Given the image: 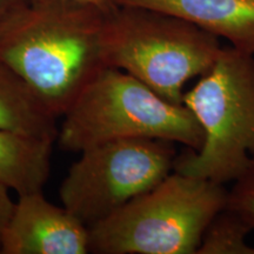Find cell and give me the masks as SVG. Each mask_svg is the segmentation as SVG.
I'll list each match as a JSON object with an SVG mask.
<instances>
[{
  "label": "cell",
  "mask_w": 254,
  "mask_h": 254,
  "mask_svg": "<svg viewBox=\"0 0 254 254\" xmlns=\"http://www.w3.org/2000/svg\"><path fill=\"white\" fill-rule=\"evenodd\" d=\"M109 14L90 6L31 2L0 36V59L59 118L85 87L110 67Z\"/></svg>",
  "instance_id": "6da1fadb"
},
{
  "label": "cell",
  "mask_w": 254,
  "mask_h": 254,
  "mask_svg": "<svg viewBox=\"0 0 254 254\" xmlns=\"http://www.w3.org/2000/svg\"><path fill=\"white\" fill-rule=\"evenodd\" d=\"M227 190L173 171L157 186L90 227V252L196 254Z\"/></svg>",
  "instance_id": "7a4b0ae2"
},
{
  "label": "cell",
  "mask_w": 254,
  "mask_h": 254,
  "mask_svg": "<svg viewBox=\"0 0 254 254\" xmlns=\"http://www.w3.org/2000/svg\"><path fill=\"white\" fill-rule=\"evenodd\" d=\"M183 104L204 132L198 151L178 155L174 171L225 185L238 179L254 158V56L221 47L217 60Z\"/></svg>",
  "instance_id": "3957f363"
},
{
  "label": "cell",
  "mask_w": 254,
  "mask_h": 254,
  "mask_svg": "<svg viewBox=\"0 0 254 254\" xmlns=\"http://www.w3.org/2000/svg\"><path fill=\"white\" fill-rule=\"evenodd\" d=\"M63 150L81 152L117 139H165L198 151L204 132L184 104L170 103L132 74L106 67L64 114Z\"/></svg>",
  "instance_id": "277c9868"
},
{
  "label": "cell",
  "mask_w": 254,
  "mask_h": 254,
  "mask_svg": "<svg viewBox=\"0 0 254 254\" xmlns=\"http://www.w3.org/2000/svg\"><path fill=\"white\" fill-rule=\"evenodd\" d=\"M220 39L155 9L118 6L107 18L110 67L123 69L170 103L183 104L185 86L212 67Z\"/></svg>",
  "instance_id": "5b68a950"
},
{
  "label": "cell",
  "mask_w": 254,
  "mask_h": 254,
  "mask_svg": "<svg viewBox=\"0 0 254 254\" xmlns=\"http://www.w3.org/2000/svg\"><path fill=\"white\" fill-rule=\"evenodd\" d=\"M177 146L165 139L126 138L81 151L60 186L63 206L90 228L173 172Z\"/></svg>",
  "instance_id": "8992f818"
},
{
  "label": "cell",
  "mask_w": 254,
  "mask_h": 254,
  "mask_svg": "<svg viewBox=\"0 0 254 254\" xmlns=\"http://www.w3.org/2000/svg\"><path fill=\"white\" fill-rule=\"evenodd\" d=\"M90 253V228L49 201L43 190L19 195L0 234V254Z\"/></svg>",
  "instance_id": "52a82bcc"
},
{
  "label": "cell",
  "mask_w": 254,
  "mask_h": 254,
  "mask_svg": "<svg viewBox=\"0 0 254 254\" xmlns=\"http://www.w3.org/2000/svg\"><path fill=\"white\" fill-rule=\"evenodd\" d=\"M180 17L254 56V0H114Z\"/></svg>",
  "instance_id": "ba28073f"
},
{
  "label": "cell",
  "mask_w": 254,
  "mask_h": 254,
  "mask_svg": "<svg viewBox=\"0 0 254 254\" xmlns=\"http://www.w3.org/2000/svg\"><path fill=\"white\" fill-rule=\"evenodd\" d=\"M55 140L0 128V186L18 195L43 190Z\"/></svg>",
  "instance_id": "9c48e42d"
},
{
  "label": "cell",
  "mask_w": 254,
  "mask_h": 254,
  "mask_svg": "<svg viewBox=\"0 0 254 254\" xmlns=\"http://www.w3.org/2000/svg\"><path fill=\"white\" fill-rule=\"evenodd\" d=\"M58 117L0 59V128L57 140Z\"/></svg>",
  "instance_id": "30bf717a"
},
{
  "label": "cell",
  "mask_w": 254,
  "mask_h": 254,
  "mask_svg": "<svg viewBox=\"0 0 254 254\" xmlns=\"http://www.w3.org/2000/svg\"><path fill=\"white\" fill-rule=\"evenodd\" d=\"M254 230L239 213L224 207L206 227L196 254H254L247 236Z\"/></svg>",
  "instance_id": "8fae6325"
},
{
  "label": "cell",
  "mask_w": 254,
  "mask_h": 254,
  "mask_svg": "<svg viewBox=\"0 0 254 254\" xmlns=\"http://www.w3.org/2000/svg\"><path fill=\"white\" fill-rule=\"evenodd\" d=\"M225 207L239 213L254 228V158L244 173L227 190Z\"/></svg>",
  "instance_id": "7c38bea8"
},
{
  "label": "cell",
  "mask_w": 254,
  "mask_h": 254,
  "mask_svg": "<svg viewBox=\"0 0 254 254\" xmlns=\"http://www.w3.org/2000/svg\"><path fill=\"white\" fill-rule=\"evenodd\" d=\"M30 5V0H0V36L13 25Z\"/></svg>",
  "instance_id": "4fadbf2b"
},
{
  "label": "cell",
  "mask_w": 254,
  "mask_h": 254,
  "mask_svg": "<svg viewBox=\"0 0 254 254\" xmlns=\"http://www.w3.org/2000/svg\"><path fill=\"white\" fill-rule=\"evenodd\" d=\"M31 2H64V4H73L81 6H90L101 11L111 13L118 7L114 0H30Z\"/></svg>",
  "instance_id": "5bb4252c"
},
{
  "label": "cell",
  "mask_w": 254,
  "mask_h": 254,
  "mask_svg": "<svg viewBox=\"0 0 254 254\" xmlns=\"http://www.w3.org/2000/svg\"><path fill=\"white\" fill-rule=\"evenodd\" d=\"M8 192L9 190L5 187L0 186V234L7 224L14 207V202Z\"/></svg>",
  "instance_id": "9a60e30c"
}]
</instances>
